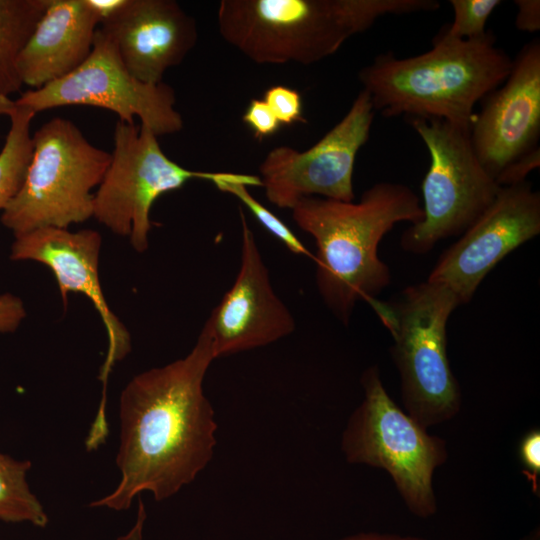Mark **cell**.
<instances>
[{
    "mask_svg": "<svg viewBox=\"0 0 540 540\" xmlns=\"http://www.w3.org/2000/svg\"><path fill=\"white\" fill-rule=\"evenodd\" d=\"M291 210L297 226L315 240L318 292L344 325L357 301L370 304L390 283L389 267L378 256L380 241L397 223L423 218L418 196L389 181L374 184L356 203L306 197Z\"/></svg>",
    "mask_w": 540,
    "mask_h": 540,
    "instance_id": "cell-2",
    "label": "cell"
},
{
    "mask_svg": "<svg viewBox=\"0 0 540 540\" xmlns=\"http://www.w3.org/2000/svg\"><path fill=\"white\" fill-rule=\"evenodd\" d=\"M15 103L35 114L70 105L99 107L114 112L122 122L134 123L138 117L157 137L178 133L184 125L172 87L135 78L100 28L90 55L78 68L42 88L22 93Z\"/></svg>",
    "mask_w": 540,
    "mask_h": 540,
    "instance_id": "cell-10",
    "label": "cell"
},
{
    "mask_svg": "<svg viewBox=\"0 0 540 540\" xmlns=\"http://www.w3.org/2000/svg\"><path fill=\"white\" fill-rule=\"evenodd\" d=\"M263 100L268 104L281 125L304 121L302 99L297 90L282 85L272 86L266 90Z\"/></svg>",
    "mask_w": 540,
    "mask_h": 540,
    "instance_id": "cell-23",
    "label": "cell"
},
{
    "mask_svg": "<svg viewBox=\"0 0 540 540\" xmlns=\"http://www.w3.org/2000/svg\"><path fill=\"white\" fill-rule=\"evenodd\" d=\"M370 305L393 338L405 412L425 429L451 420L462 402L447 355V322L460 305L457 297L446 286L425 281L390 302L375 299Z\"/></svg>",
    "mask_w": 540,
    "mask_h": 540,
    "instance_id": "cell-5",
    "label": "cell"
},
{
    "mask_svg": "<svg viewBox=\"0 0 540 540\" xmlns=\"http://www.w3.org/2000/svg\"><path fill=\"white\" fill-rule=\"evenodd\" d=\"M15 107V101L7 96L0 95V115H9Z\"/></svg>",
    "mask_w": 540,
    "mask_h": 540,
    "instance_id": "cell-32",
    "label": "cell"
},
{
    "mask_svg": "<svg viewBox=\"0 0 540 540\" xmlns=\"http://www.w3.org/2000/svg\"><path fill=\"white\" fill-rule=\"evenodd\" d=\"M518 455L522 466V473L530 483L532 492L540 494V431L529 430L519 444Z\"/></svg>",
    "mask_w": 540,
    "mask_h": 540,
    "instance_id": "cell-24",
    "label": "cell"
},
{
    "mask_svg": "<svg viewBox=\"0 0 540 540\" xmlns=\"http://www.w3.org/2000/svg\"><path fill=\"white\" fill-rule=\"evenodd\" d=\"M453 21L439 34L457 40H469L487 33L486 25L500 0H450Z\"/></svg>",
    "mask_w": 540,
    "mask_h": 540,
    "instance_id": "cell-22",
    "label": "cell"
},
{
    "mask_svg": "<svg viewBox=\"0 0 540 540\" xmlns=\"http://www.w3.org/2000/svg\"><path fill=\"white\" fill-rule=\"evenodd\" d=\"M101 244V235L92 229L71 232L68 228H39L15 236L10 259L47 266L56 279L64 308L70 293H81L93 303L108 337L107 355L99 373L103 383L100 406L104 407L107 380L114 365L131 351V336L110 309L101 288L98 272Z\"/></svg>",
    "mask_w": 540,
    "mask_h": 540,
    "instance_id": "cell-15",
    "label": "cell"
},
{
    "mask_svg": "<svg viewBox=\"0 0 540 540\" xmlns=\"http://www.w3.org/2000/svg\"><path fill=\"white\" fill-rule=\"evenodd\" d=\"M512 63L491 31L469 40L438 34L422 54H379L358 77L375 112L384 117L434 118L469 127L475 106L505 81Z\"/></svg>",
    "mask_w": 540,
    "mask_h": 540,
    "instance_id": "cell-3",
    "label": "cell"
},
{
    "mask_svg": "<svg viewBox=\"0 0 540 540\" xmlns=\"http://www.w3.org/2000/svg\"><path fill=\"white\" fill-rule=\"evenodd\" d=\"M215 359L211 337L202 328L185 357L137 374L127 383L119 404L120 481L91 507L127 510L145 491L156 501L165 500L208 465L217 424L203 382Z\"/></svg>",
    "mask_w": 540,
    "mask_h": 540,
    "instance_id": "cell-1",
    "label": "cell"
},
{
    "mask_svg": "<svg viewBox=\"0 0 540 540\" xmlns=\"http://www.w3.org/2000/svg\"><path fill=\"white\" fill-rule=\"evenodd\" d=\"M430 155L422 182L423 218L402 234L401 247L426 254L447 238L464 233L493 203L501 187L472 147L469 127L442 119L408 118Z\"/></svg>",
    "mask_w": 540,
    "mask_h": 540,
    "instance_id": "cell-8",
    "label": "cell"
},
{
    "mask_svg": "<svg viewBox=\"0 0 540 540\" xmlns=\"http://www.w3.org/2000/svg\"><path fill=\"white\" fill-rule=\"evenodd\" d=\"M241 261L231 288L212 310L203 329L216 359L274 343L295 330V320L275 293L269 270L241 208Z\"/></svg>",
    "mask_w": 540,
    "mask_h": 540,
    "instance_id": "cell-14",
    "label": "cell"
},
{
    "mask_svg": "<svg viewBox=\"0 0 540 540\" xmlns=\"http://www.w3.org/2000/svg\"><path fill=\"white\" fill-rule=\"evenodd\" d=\"M25 317L26 310L18 296L11 293L0 295V333H13Z\"/></svg>",
    "mask_w": 540,
    "mask_h": 540,
    "instance_id": "cell-27",
    "label": "cell"
},
{
    "mask_svg": "<svg viewBox=\"0 0 540 540\" xmlns=\"http://www.w3.org/2000/svg\"><path fill=\"white\" fill-rule=\"evenodd\" d=\"M213 184L220 191L234 195L246 206L257 221L292 253L305 255L313 259V254L309 252L292 230L249 192L248 186L261 187L258 175L223 172Z\"/></svg>",
    "mask_w": 540,
    "mask_h": 540,
    "instance_id": "cell-21",
    "label": "cell"
},
{
    "mask_svg": "<svg viewBox=\"0 0 540 540\" xmlns=\"http://www.w3.org/2000/svg\"><path fill=\"white\" fill-rule=\"evenodd\" d=\"M374 115L370 96L362 89L343 118L310 148L270 150L258 176L267 200L287 209L306 197L353 201L355 160L369 139Z\"/></svg>",
    "mask_w": 540,
    "mask_h": 540,
    "instance_id": "cell-11",
    "label": "cell"
},
{
    "mask_svg": "<svg viewBox=\"0 0 540 540\" xmlns=\"http://www.w3.org/2000/svg\"><path fill=\"white\" fill-rule=\"evenodd\" d=\"M31 465L28 460L20 461L0 453V520L28 522L44 528L49 521L48 515L26 479Z\"/></svg>",
    "mask_w": 540,
    "mask_h": 540,
    "instance_id": "cell-20",
    "label": "cell"
},
{
    "mask_svg": "<svg viewBox=\"0 0 540 540\" xmlns=\"http://www.w3.org/2000/svg\"><path fill=\"white\" fill-rule=\"evenodd\" d=\"M110 164L94 193L93 217L113 233L128 237L142 253L149 246L150 212L164 193L178 190L192 179L214 182L222 172L187 169L161 149L147 127L117 121Z\"/></svg>",
    "mask_w": 540,
    "mask_h": 540,
    "instance_id": "cell-9",
    "label": "cell"
},
{
    "mask_svg": "<svg viewBox=\"0 0 540 540\" xmlns=\"http://www.w3.org/2000/svg\"><path fill=\"white\" fill-rule=\"evenodd\" d=\"M469 136L481 165L494 179L511 163L539 147L540 41L526 43L505 81L481 101Z\"/></svg>",
    "mask_w": 540,
    "mask_h": 540,
    "instance_id": "cell-13",
    "label": "cell"
},
{
    "mask_svg": "<svg viewBox=\"0 0 540 540\" xmlns=\"http://www.w3.org/2000/svg\"><path fill=\"white\" fill-rule=\"evenodd\" d=\"M242 119L258 139L273 135L281 126V123L263 99H252Z\"/></svg>",
    "mask_w": 540,
    "mask_h": 540,
    "instance_id": "cell-25",
    "label": "cell"
},
{
    "mask_svg": "<svg viewBox=\"0 0 540 540\" xmlns=\"http://www.w3.org/2000/svg\"><path fill=\"white\" fill-rule=\"evenodd\" d=\"M10 129L0 151V210H4L20 190L30 164L33 144L30 134L35 113L16 105L11 113Z\"/></svg>",
    "mask_w": 540,
    "mask_h": 540,
    "instance_id": "cell-19",
    "label": "cell"
},
{
    "mask_svg": "<svg viewBox=\"0 0 540 540\" xmlns=\"http://www.w3.org/2000/svg\"><path fill=\"white\" fill-rule=\"evenodd\" d=\"M540 166V147H537L507 166L496 178L500 187L527 181L528 174Z\"/></svg>",
    "mask_w": 540,
    "mask_h": 540,
    "instance_id": "cell-26",
    "label": "cell"
},
{
    "mask_svg": "<svg viewBox=\"0 0 540 540\" xmlns=\"http://www.w3.org/2000/svg\"><path fill=\"white\" fill-rule=\"evenodd\" d=\"M520 540H540L539 528L532 530L528 535L524 536Z\"/></svg>",
    "mask_w": 540,
    "mask_h": 540,
    "instance_id": "cell-33",
    "label": "cell"
},
{
    "mask_svg": "<svg viewBox=\"0 0 540 540\" xmlns=\"http://www.w3.org/2000/svg\"><path fill=\"white\" fill-rule=\"evenodd\" d=\"M127 70L138 80L158 84L196 45L194 18L173 0H127L100 25Z\"/></svg>",
    "mask_w": 540,
    "mask_h": 540,
    "instance_id": "cell-16",
    "label": "cell"
},
{
    "mask_svg": "<svg viewBox=\"0 0 540 540\" xmlns=\"http://www.w3.org/2000/svg\"><path fill=\"white\" fill-rule=\"evenodd\" d=\"M517 15L516 28L523 32L535 33L540 30V1L515 0Z\"/></svg>",
    "mask_w": 540,
    "mask_h": 540,
    "instance_id": "cell-28",
    "label": "cell"
},
{
    "mask_svg": "<svg viewBox=\"0 0 540 540\" xmlns=\"http://www.w3.org/2000/svg\"><path fill=\"white\" fill-rule=\"evenodd\" d=\"M127 0H85L88 7L99 19L100 25L117 14Z\"/></svg>",
    "mask_w": 540,
    "mask_h": 540,
    "instance_id": "cell-29",
    "label": "cell"
},
{
    "mask_svg": "<svg viewBox=\"0 0 540 540\" xmlns=\"http://www.w3.org/2000/svg\"><path fill=\"white\" fill-rule=\"evenodd\" d=\"M338 540H426L417 536L399 535L378 532H360L342 537Z\"/></svg>",
    "mask_w": 540,
    "mask_h": 540,
    "instance_id": "cell-31",
    "label": "cell"
},
{
    "mask_svg": "<svg viewBox=\"0 0 540 540\" xmlns=\"http://www.w3.org/2000/svg\"><path fill=\"white\" fill-rule=\"evenodd\" d=\"M99 26L85 0H47L18 58L22 83L39 89L70 74L90 55Z\"/></svg>",
    "mask_w": 540,
    "mask_h": 540,
    "instance_id": "cell-17",
    "label": "cell"
},
{
    "mask_svg": "<svg viewBox=\"0 0 540 540\" xmlns=\"http://www.w3.org/2000/svg\"><path fill=\"white\" fill-rule=\"evenodd\" d=\"M439 7L437 0H222L217 25L221 37L255 63L309 65L384 16Z\"/></svg>",
    "mask_w": 540,
    "mask_h": 540,
    "instance_id": "cell-4",
    "label": "cell"
},
{
    "mask_svg": "<svg viewBox=\"0 0 540 540\" xmlns=\"http://www.w3.org/2000/svg\"><path fill=\"white\" fill-rule=\"evenodd\" d=\"M32 144L25 179L2 211L1 223L18 236L39 228H68L93 217L91 191L100 185L111 153L60 117L44 123Z\"/></svg>",
    "mask_w": 540,
    "mask_h": 540,
    "instance_id": "cell-7",
    "label": "cell"
},
{
    "mask_svg": "<svg viewBox=\"0 0 540 540\" xmlns=\"http://www.w3.org/2000/svg\"><path fill=\"white\" fill-rule=\"evenodd\" d=\"M146 510L143 501L138 499L137 516L134 525L129 531L117 538V540H143V530L146 521Z\"/></svg>",
    "mask_w": 540,
    "mask_h": 540,
    "instance_id": "cell-30",
    "label": "cell"
},
{
    "mask_svg": "<svg viewBox=\"0 0 540 540\" xmlns=\"http://www.w3.org/2000/svg\"><path fill=\"white\" fill-rule=\"evenodd\" d=\"M360 382L364 398L341 437L346 461L385 470L409 511L419 518L431 517L437 511L433 475L448 458L446 442L430 435L394 402L377 366L368 367Z\"/></svg>",
    "mask_w": 540,
    "mask_h": 540,
    "instance_id": "cell-6",
    "label": "cell"
},
{
    "mask_svg": "<svg viewBox=\"0 0 540 540\" xmlns=\"http://www.w3.org/2000/svg\"><path fill=\"white\" fill-rule=\"evenodd\" d=\"M540 233V194L525 181L501 187L493 203L447 248L427 281L449 288L468 303L505 256Z\"/></svg>",
    "mask_w": 540,
    "mask_h": 540,
    "instance_id": "cell-12",
    "label": "cell"
},
{
    "mask_svg": "<svg viewBox=\"0 0 540 540\" xmlns=\"http://www.w3.org/2000/svg\"><path fill=\"white\" fill-rule=\"evenodd\" d=\"M46 6L47 0H0V95L23 86L18 58Z\"/></svg>",
    "mask_w": 540,
    "mask_h": 540,
    "instance_id": "cell-18",
    "label": "cell"
}]
</instances>
